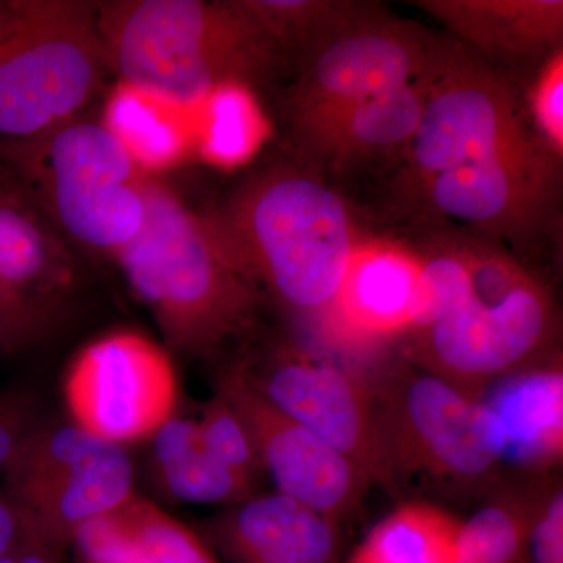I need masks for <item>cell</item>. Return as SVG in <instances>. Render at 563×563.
Listing matches in <instances>:
<instances>
[{"label": "cell", "instance_id": "29", "mask_svg": "<svg viewBox=\"0 0 563 563\" xmlns=\"http://www.w3.org/2000/svg\"><path fill=\"white\" fill-rule=\"evenodd\" d=\"M46 318L41 317L0 276V328L9 336L11 346L41 332Z\"/></svg>", "mask_w": 563, "mask_h": 563}, {"label": "cell", "instance_id": "10", "mask_svg": "<svg viewBox=\"0 0 563 563\" xmlns=\"http://www.w3.org/2000/svg\"><path fill=\"white\" fill-rule=\"evenodd\" d=\"M177 396L169 352L131 331L95 340L66 374V406L74 422L121 446L151 439L176 415Z\"/></svg>", "mask_w": 563, "mask_h": 563}, {"label": "cell", "instance_id": "27", "mask_svg": "<svg viewBox=\"0 0 563 563\" xmlns=\"http://www.w3.org/2000/svg\"><path fill=\"white\" fill-rule=\"evenodd\" d=\"M526 109L537 132L562 157L563 155V47L540 66L533 80Z\"/></svg>", "mask_w": 563, "mask_h": 563}, {"label": "cell", "instance_id": "11", "mask_svg": "<svg viewBox=\"0 0 563 563\" xmlns=\"http://www.w3.org/2000/svg\"><path fill=\"white\" fill-rule=\"evenodd\" d=\"M240 369L269 402L350 459L373 485L399 495L366 377L296 347Z\"/></svg>", "mask_w": 563, "mask_h": 563}, {"label": "cell", "instance_id": "20", "mask_svg": "<svg viewBox=\"0 0 563 563\" xmlns=\"http://www.w3.org/2000/svg\"><path fill=\"white\" fill-rule=\"evenodd\" d=\"M151 439L163 487L179 501L233 506L254 496V484L207 450L196 421L174 415Z\"/></svg>", "mask_w": 563, "mask_h": 563}, {"label": "cell", "instance_id": "26", "mask_svg": "<svg viewBox=\"0 0 563 563\" xmlns=\"http://www.w3.org/2000/svg\"><path fill=\"white\" fill-rule=\"evenodd\" d=\"M196 424L207 450L222 465L250 483L257 484L263 470L250 433L239 415L233 412L232 407L221 395L217 393L214 398L203 406L201 420L196 421Z\"/></svg>", "mask_w": 563, "mask_h": 563}, {"label": "cell", "instance_id": "5", "mask_svg": "<svg viewBox=\"0 0 563 563\" xmlns=\"http://www.w3.org/2000/svg\"><path fill=\"white\" fill-rule=\"evenodd\" d=\"M366 379L399 493L413 481L454 493L498 484L501 429L483 399L409 361Z\"/></svg>", "mask_w": 563, "mask_h": 563}, {"label": "cell", "instance_id": "22", "mask_svg": "<svg viewBox=\"0 0 563 563\" xmlns=\"http://www.w3.org/2000/svg\"><path fill=\"white\" fill-rule=\"evenodd\" d=\"M461 523L431 503L402 504L374 526L346 563H459Z\"/></svg>", "mask_w": 563, "mask_h": 563}, {"label": "cell", "instance_id": "1", "mask_svg": "<svg viewBox=\"0 0 563 563\" xmlns=\"http://www.w3.org/2000/svg\"><path fill=\"white\" fill-rule=\"evenodd\" d=\"M96 24L121 84L177 110L268 80L285 57L242 0H111L96 3Z\"/></svg>", "mask_w": 563, "mask_h": 563}, {"label": "cell", "instance_id": "7", "mask_svg": "<svg viewBox=\"0 0 563 563\" xmlns=\"http://www.w3.org/2000/svg\"><path fill=\"white\" fill-rule=\"evenodd\" d=\"M0 162L35 181L58 224L91 250L114 255L143 228L147 174L102 122L70 121L0 151Z\"/></svg>", "mask_w": 563, "mask_h": 563}, {"label": "cell", "instance_id": "6", "mask_svg": "<svg viewBox=\"0 0 563 563\" xmlns=\"http://www.w3.org/2000/svg\"><path fill=\"white\" fill-rule=\"evenodd\" d=\"M0 29V151L44 139L79 113L107 66L96 3L16 0Z\"/></svg>", "mask_w": 563, "mask_h": 563}, {"label": "cell", "instance_id": "24", "mask_svg": "<svg viewBox=\"0 0 563 563\" xmlns=\"http://www.w3.org/2000/svg\"><path fill=\"white\" fill-rule=\"evenodd\" d=\"M199 109L202 121L196 146L213 165L225 168L242 165L265 139V120L246 85L229 84L218 88Z\"/></svg>", "mask_w": 563, "mask_h": 563}, {"label": "cell", "instance_id": "16", "mask_svg": "<svg viewBox=\"0 0 563 563\" xmlns=\"http://www.w3.org/2000/svg\"><path fill=\"white\" fill-rule=\"evenodd\" d=\"M487 391L481 399L501 429L504 465L529 472L558 466L563 457L561 358H544L504 377Z\"/></svg>", "mask_w": 563, "mask_h": 563}, {"label": "cell", "instance_id": "2", "mask_svg": "<svg viewBox=\"0 0 563 563\" xmlns=\"http://www.w3.org/2000/svg\"><path fill=\"white\" fill-rule=\"evenodd\" d=\"M144 203L143 228L113 257L166 344L188 357H209L251 328L261 288L213 218L192 211L172 187L147 176Z\"/></svg>", "mask_w": 563, "mask_h": 563}, {"label": "cell", "instance_id": "21", "mask_svg": "<svg viewBox=\"0 0 563 563\" xmlns=\"http://www.w3.org/2000/svg\"><path fill=\"white\" fill-rule=\"evenodd\" d=\"M188 110L147 98L120 84L111 92L102 124L131 152L147 176L179 165L195 146L184 114Z\"/></svg>", "mask_w": 563, "mask_h": 563}, {"label": "cell", "instance_id": "32", "mask_svg": "<svg viewBox=\"0 0 563 563\" xmlns=\"http://www.w3.org/2000/svg\"><path fill=\"white\" fill-rule=\"evenodd\" d=\"M20 531V515L9 499L0 498V559L13 551Z\"/></svg>", "mask_w": 563, "mask_h": 563}, {"label": "cell", "instance_id": "8", "mask_svg": "<svg viewBox=\"0 0 563 563\" xmlns=\"http://www.w3.org/2000/svg\"><path fill=\"white\" fill-rule=\"evenodd\" d=\"M5 468L21 523L62 550L80 526L135 495L125 448L76 422L32 429Z\"/></svg>", "mask_w": 563, "mask_h": 563}, {"label": "cell", "instance_id": "9", "mask_svg": "<svg viewBox=\"0 0 563 563\" xmlns=\"http://www.w3.org/2000/svg\"><path fill=\"white\" fill-rule=\"evenodd\" d=\"M440 40L363 2L299 57L288 98L292 131L301 139L322 121L374 95L417 79L431 66Z\"/></svg>", "mask_w": 563, "mask_h": 563}, {"label": "cell", "instance_id": "17", "mask_svg": "<svg viewBox=\"0 0 563 563\" xmlns=\"http://www.w3.org/2000/svg\"><path fill=\"white\" fill-rule=\"evenodd\" d=\"M70 544L76 563H220L201 533L136 495L80 526Z\"/></svg>", "mask_w": 563, "mask_h": 563}, {"label": "cell", "instance_id": "13", "mask_svg": "<svg viewBox=\"0 0 563 563\" xmlns=\"http://www.w3.org/2000/svg\"><path fill=\"white\" fill-rule=\"evenodd\" d=\"M420 254L395 244H358L322 331L354 352L407 336L412 324Z\"/></svg>", "mask_w": 563, "mask_h": 563}, {"label": "cell", "instance_id": "12", "mask_svg": "<svg viewBox=\"0 0 563 563\" xmlns=\"http://www.w3.org/2000/svg\"><path fill=\"white\" fill-rule=\"evenodd\" d=\"M217 393L239 415L277 493L339 525L361 510L373 485L366 474L317 433L277 409L240 366L221 377Z\"/></svg>", "mask_w": 563, "mask_h": 563}, {"label": "cell", "instance_id": "37", "mask_svg": "<svg viewBox=\"0 0 563 563\" xmlns=\"http://www.w3.org/2000/svg\"><path fill=\"white\" fill-rule=\"evenodd\" d=\"M459 563H461V562H459Z\"/></svg>", "mask_w": 563, "mask_h": 563}, {"label": "cell", "instance_id": "33", "mask_svg": "<svg viewBox=\"0 0 563 563\" xmlns=\"http://www.w3.org/2000/svg\"><path fill=\"white\" fill-rule=\"evenodd\" d=\"M11 13H13L11 2H0V29L5 27L7 22L10 21Z\"/></svg>", "mask_w": 563, "mask_h": 563}, {"label": "cell", "instance_id": "23", "mask_svg": "<svg viewBox=\"0 0 563 563\" xmlns=\"http://www.w3.org/2000/svg\"><path fill=\"white\" fill-rule=\"evenodd\" d=\"M539 493L504 490L459 531L461 563H528V537Z\"/></svg>", "mask_w": 563, "mask_h": 563}, {"label": "cell", "instance_id": "30", "mask_svg": "<svg viewBox=\"0 0 563 563\" xmlns=\"http://www.w3.org/2000/svg\"><path fill=\"white\" fill-rule=\"evenodd\" d=\"M29 404L21 396H0V468L9 465L29 435Z\"/></svg>", "mask_w": 563, "mask_h": 563}, {"label": "cell", "instance_id": "19", "mask_svg": "<svg viewBox=\"0 0 563 563\" xmlns=\"http://www.w3.org/2000/svg\"><path fill=\"white\" fill-rule=\"evenodd\" d=\"M0 276L43 318L70 280L68 255L13 179L0 185Z\"/></svg>", "mask_w": 563, "mask_h": 563}, {"label": "cell", "instance_id": "36", "mask_svg": "<svg viewBox=\"0 0 563 563\" xmlns=\"http://www.w3.org/2000/svg\"><path fill=\"white\" fill-rule=\"evenodd\" d=\"M14 550V548H13ZM0 563H14L13 551L10 554H7L5 558L0 559Z\"/></svg>", "mask_w": 563, "mask_h": 563}, {"label": "cell", "instance_id": "35", "mask_svg": "<svg viewBox=\"0 0 563 563\" xmlns=\"http://www.w3.org/2000/svg\"><path fill=\"white\" fill-rule=\"evenodd\" d=\"M2 346H11L9 336L5 335V332L2 331V328H0V347Z\"/></svg>", "mask_w": 563, "mask_h": 563}, {"label": "cell", "instance_id": "14", "mask_svg": "<svg viewBox=\"0 0 563 563\" xmlns=\"http://www.w3.org/2000/svg\"><path fill=\"white\" fill-rule=\"evenodd\" d=\"M201 537L228 563L340 561V525L277 492L229 506L202 523Z\"/></svg>", "mask_w": 563, "mask_h": 563}, {"label": "cell", "instance_id": "31", "mask_svg": "<svg viewBox=\"0 0 563 563\" xmlns=\"http://www.w3.org/2000/svg\"><path fill=\"white\" fill-rule=\"evenodd\" d=\"M63 551L21 523L20 537L13 550L14 563H62Z\"/></svg>", "mask_w": 563, "mask_h": 563}, {"label": "cell", "instance_id": "25", "mask_svg": "<svg viewBox=\"0 0 563 563\" xmlns=\"http://www.w3.org/2000/svg\"><path fill=\"white\" fill-rule=\"evenodd\" d=\"M244 9L288 52L301 57L325 32L347 20L363 2L352 0H242Z\"/></svg>", "mask_w": 563, "mask_h": 563}, {"label": "cell", "instance_id": "34", "mask_svg": "<svg viewBox=\"0 0 563 563\" xmlns=\"http://www.w3.org/2000/svg\"><path fill=\"white\" fill-rule=\"evenodd\" d=\"M11 179H13V177H11V174L7 172L3 163L0 162V185L7 184V181H10Z\"/></svg>", "mask_w": 563, "mask_h": 563}, {"label": "cell", "instance_id": "4", "mask_svg": "<svg viewBox=\"0 0 563 563\" xmlns=\"http://www.w3.org/2000/svg\"><path fill=\"white\" fill-rule=\"evenodd\" d=\"M555 332L547 285L477 239L472 292L450 317L407 336V361L481 398L504 377L548 358Z\"/></svg>", "mask_w": 563, "mask_h": 563}, {"label": "cell", "instance_id": "28", "mask_svg": "<svg viewBox=\"0 0 563 563\" xmlns=\"http://www.w3.org/2000/svg\"><path fill=\"white\" fill-rule=\"evenodd\" d=\"M528 563H563L561 485L539 492L528 537Z\"/></svg>", "mask_w": 563, "mask_h": 563}, {"label": "cell", "instance_id": "3", "mask_svg": "<svg viewBox=\"0 0 563 563\" xmlns=\"http://www.w3.org/2000/svg\"><path fill=\"white\" fill-rule=\"evenodd\" d=\"M211 218L258 288L291 313L321 321L358 246L339 192L282 166L252 177Z\"/></svg>", "mask_w": 563, "mask_h": 563}, {"label": "cell", "instance_id": "15", "mask_svg": "<svg viewBox=\"0 0 563 563\" xmlns=\"http://www.w3.org/2000/svg\"><path fill=\"white\" fill-rule=\"evenodd\" d=\"M418 10L443 24L493 68L543 65L561 49L562 0H417Z\"/></svg>", "mask_w": 563, "mask_h": 563}, {"label": "cell", "instance_id": "18", "mask_svg": "<svg viewBox=\"0 0 563 563\" xmlns=\"http://www.w3.org/2000/svg\"><path fill=\"white\" fill-rule=\"evenodd\" d=\"M433 60L417 79L352 103L322 121L299 139L302 146L333 165L406 151L424 110Z\"/></svg>", "mask_w": 563, "mask_h": 563}]
</instances>
